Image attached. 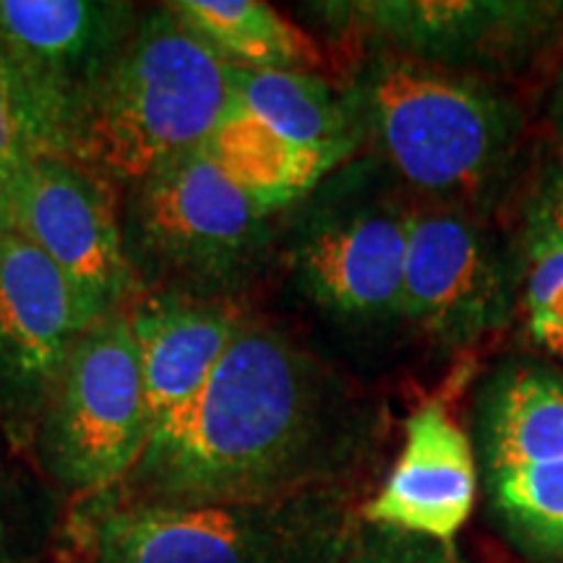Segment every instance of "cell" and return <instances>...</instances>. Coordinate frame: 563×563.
<instances>
[{"mask_svg":"<svg viewBox=\"0 0 563 563\" xmlns=\"http://www.w3.org/2000/svg\"><path fill=\"white\" fill-rule=\"evenodd\" d=\"M361 428L342 386L277 329L245 321L186 410L162 422L112 504H253L336 488Z\"/></svg>","mask_w":563,"mask_h":563,"instance_id":"obj_1","label":"cell"},{"mask_svg":"<svg viewBox=\"0 0 563 563\" xmlns=\"http://www.w3.org/2000/svg\"><path fill=\"white\" fill-rule=\"evenodd\" d=\"M235 66L170 11H141L91 91L63 159L118 191L201 150L230 110Z\"/></svg>","mask_w":563,"mask_h":563,"instance_id":"obj_2","label":"cell"},{"mask_svg":"<svg viewBox=\"0 0 563 563\" xmlns=\"http://www.w3.org/2000/svg\"><path fill=\"white\" fill-rule=\"evenodd\" d=\"M361 525L342 485L253 504L97 498L84 517V545L89 563H340Z\"/></svg>","mask_w":563,"mask_h":563,"instance_id":"obj_3","label":"cell"},{"mask_svg":"<svg viewBox=\"0 0 563 563\" xmlns=\"http://www.w3.org/2000/svg\"><path fill=\"white\" fill-rule=\"evenodd\" d=\"M361 104L394 170L428 194H483L517 144V110L498 91L402 55L365 66Z\"/></svg>","mask_w":563,"mask_h":563,"instance_id":"obj_4","label":"cell"},{"mask_svg":"<svg viewBox=\"0 0 563 563\" xmlns=\"http://www.w3.org/2000/svg\"><path fill=\"white\" fill-rule=\"evenodd\" d=\"M123 194V191H121ZM272 209L196 150L121 196L129 262L141 290L224 298L269 243Z\"/></svg>","mask_w":563,"mask_h":563,"instance_id":"obj_5","label":"cell"},{"mask_svg":"<svg viewBox=\"0 0 563 563\" xmlns=\"http://www.w3.org/2000/svg\"><path fill=\"white\" fill-rule=\"evenodd\" d=\"M152 439L129 308L91 321L70 352L32 446L55 481L102 496L136 467Z\"/></svg>","mask_w":563,"mask_h":563,"instance_id":"obj_6","label":"cell"},{"mask_svg":"<svg viewBox=\"0 0 563 563\" xmlns=\"http://www.w3.org/2000/svg\"><path fill=\"white\" fill-rule=\"evenodd\" d=\"M477 470L506 540L532 563H563V376L511 363L477 397Z\"/></svg>","mask_w":563,"mask_h":563,"instance_id":"obj_7","label":"cell"},{"mask_svg":"<svg viewBox=\"0 0 563 563\" xmlns=\"http://www.w3.org/2000/svg\"><path fill=\"white\" fill-rule=\"evenodd\" d=\"M139 13L133 3L108 0H0V53L19 81L34 157L63 159Z\"/></svg>","mask_w":563,"mask_h":563,"instance_id":"obj_8","label":"cell"},{"mask_svg":"<svg viewBox=\"0 0 563 563\" xmlns=\"http://www.w3.org/2000/svg\"><path fill=\"white\" fill-rule=\"evenodd\" d=\"M9 228L51 258L89 323L144 292L125 253L121 191L74 162L42 154L26 165L9 201Z\"/></svg>","mask_w":563,"mask_h":563,"instance_id":"obj_9","label":"cell"},{"mask_svg":"<svg viewBox=\"0 0 563 563\" xmlns=\"http://www.w3.org/2000/svg\"><path fill=\"white\" fill-rule=\"evenodd\" d=\"M87 327L51 258L16 230L0 228V431L13 446H32Z\"/></svg>","mask_w":563,"mask_h":563,"instance_id":"obj_10","label":"cell"},{"mask_svg":"<svg viewBox=\"0 0 563 563\" xmlns=\"http://www.w3.org/2000/svg\"><path fill=\"white\" fill-rule=\"evenodd\" d=\"M323 13L382 42L384 53L435 68H498L525 60L563 32V3L540 0H376Z\"/></svg>","mask_w":563,"mask_h":563,"instance_id":"obj_11","label":"cell"},{"mask_svg":"<svg viewBox=\"0 0 563 563\" xmlns=\"http://www.w3.org/2000/svg\"><path fill=\"white\" fill-rule=\"evenodd\" d=\"M407 220L382 201L321 203L302 214L287 241L295 287L344 321L402 313Z\"/></svg>","mask_w":563,"mask_h":563,"instance_id":"obj_12","label":"cell"},{"mask_svg":"<svg viewBox=\"0 0 563 563\" xmlns=\"http://www.w3.org/2000/svg\"><path fill=\"white\" fill-rule=\"evenodd\" d=\"M506 279L483 232L454 211L407 220L402 313L446 342H467L504 321Z\"/></svg>","mask_w":563,"mask_h":563,"instance_id":"obj_13","label":"cell"},{"mask_svg":"<svg viewBox=\"0 0 563 563\" xmlns=\"http://www.w3.org/2000/svg\"><path fill=\"white\" fill-rule=\"evenodd\" d=\"M477 498L475 443L441 399L410 415L405 443L361 522L454 543Z\"/></svg>","mask_w":563,"mask_h":563,"instance_id":"obj_14","label":"cell"},{"mask_svg":"<svg viewBox=\"0 0 563 563\" xmlns=\"http://www.w3.org/2000/svg\"><path fill=\"white\" fill-rule=\"evenodd\" d=\"M152 433L199 397L245 316L228 298L150 290L129 306Z\"/></svg>","mask_w":563,"mask_h":563,"instance_id":"obj_15","label":"cell"},{"mask_svg":"<svg viewBox=\"0 0 563 563\" xmlns=\"http://www.w3.org/2000/svg\"><path fill=\"white\" fill-rule=\"evenodd\" d=\"M203 152L274 214L311 194L344 159L340 154L308 150L282 139L232 102L203 144Z\"/></svg>","mask_w":563,"mask_h":563,"instance_id":"obj_16","label":"cell"},{"mask_svg":"<svg viewBox=\"0 0 563 563\" xmlns=\"http://www.w3.org/2000/svg\"><path fill=\"white\" fill-rule=\"evenodd\" d=\"M232 104L298 146L340 157L355 150L347 104L332 84L308 70L235 68Z\"/></svg>","mask_w":563,"mask_h":563,"instance_id":"obj_17","label":"cell"},{"mask_svg":"<svg viewBox=\"0 0 563 563\" xmlns=\"http://www.w3.org/2000/svg\"><path fill=\"white\" fill-rule=\"evenodd\" d=\"M167 5L235 68L311 74L321 66L319 45L258 0H175Z\"/></svg>","mask_w":563,"mask_h":563,"instance_id":"obj_18","label":"cell"},{"mask_svg":"<svg viewBox=\"0 0 563 563\" xmlns=\"http://www.w3.org/2000/svg\"><path fill=\"white\" fill-rule=\"evenodd\" d=\"M525 308L538 347L563 357V238L538 224L527 230Z\"/></svg>","mask_w":563,"mask_h":563,"instance_id":"obj_19","label":"cell"},{"mask_svg":"<svg viewBox=\"0 0 563 563\" xmlns=\"http://www.w3.org/2000/svg\"><path fill=\"white\" fill-rule=\"evenodd\" d=\"M34 159L30 125L16 76L0 53V228H9V201L21 173Z\"/></svg>","mask_w":563,"mask_h":563,"instance_id":"obj_20","label":"cell"},{"mask_svg":"<svg viewBox=\"0 0 563 563\" xmlns=\"http://www.w3.org/2000/svg\"><path fill=\"white\" fill-rule=\"evenodd\" d=\"M368 527L357 530L350 551L340 563H475L464 555L456 543L420 538V534Z\"/></svg>","mask_w":563,"mask_h":563,"instance_id":"obj_21","label":"cell"},{"mask_svg":"<svg viewBox=\"0 0 563 563\" xmlns=\"http://www.w3.org/2000/svg\"><path fill=\"white\" fill-rule=\"evenodd\" d=\"M530 224L545 228L563 238V167H555L540 183L532 199Z\"/></svg>","mask_w":563,"mask_h":563,"instance_id":"obj_22","label":"cell"},{"mask_svg":"<svg viewBox=\"0 0 563 563\" xmlns=\"http://www.w3.org/2000/svg\"><path fill=\"white\" fill-rule=\"evenodd\" d=\"M551 125L555 131V136L563 144V68H561V76L559 81H555L553 87V97H551Z\"/></svg>","mask_w":563,"mask_h":563,"instance_id":"obj_23","label":"cell"},{"mask_svg":"<svg viewBox=\"0 0 563 563\" xmlns=\"http://www.w3.org/2000/svg\"><path fill=\"white\" fill-rule=\"evenodd\" d=\"M0 563L9 561V522H5V514L0 509Z\"/></svg>","mask_w":563,"mask_h":563,"instance_id":"obj_24","label":"cell"}]
</instances>
